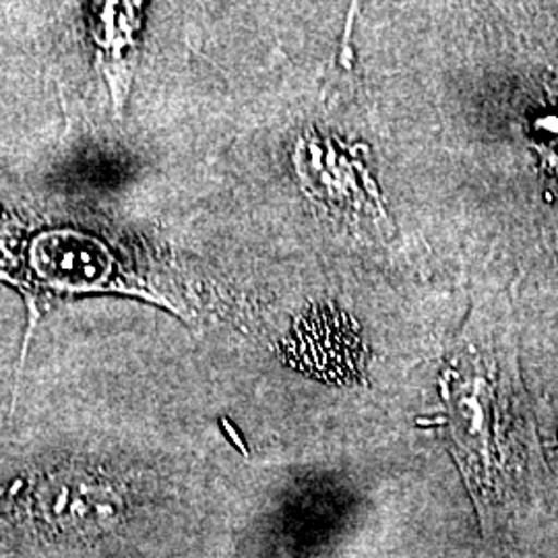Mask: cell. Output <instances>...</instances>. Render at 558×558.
<instances>
[{"label":"cell","instance_id":"cell-1","mask_svg":"<svg viewBox=\"0 0 558 558\" xmlns=\"http://www.w3.org/2000/svg\"><path fill=\"white\" fill-rule=\"evenodd\" d=\"M223 428H226V430H228V433H230V435H232V439L236 440V445H239L240 449H242V451H244V453H246V449H244V445H242V442H240L239 437H236V433H234V430H232V426H230V424H228V422H226V420H223Z\"/></svg>","mask_w":558,"mask_h":558}]
</instances>
